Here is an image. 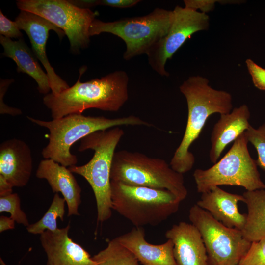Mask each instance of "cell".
Segmentation results:
<instances>
[{"instance_id": "13", "label": "cell", "mask_w": 265, "mask_h": 265, "mask_svg": "<svg viewBox=\"0 0 265 265\" xmlns=\"http://www.w3.org/2000/svg\"><path fill=\"white\" fill-rule=\"evenodd\" d=\"M70 224L54 232L46 230L40 240L47 256L46 265H96L90 254L68 235Z\"/></svg>"}, {"instance_id": "3", "label": "cell", "mask_w": 265, "mask_h": 265, "mask_svg": "<svg viewBox=\"0 0 265 265\" xmlns=\"http://www.w3.org/2000/svg\"><path fill=\"white\" fill-rule=\"evenodd\" d=\"M27 118L49 131V142L41 152L43 157L45 159H53L65 167L76 165L78 162L77 156L71 153V146L95 132L122 125H152L134 115L110 119L104 116L72 114L51 121H44L29 116Z\"/></svg>"}, {"instance_id": "7", "label": "cell", "mask_w": 265, "mask_h": 265, "mask_svg": "<svg viewBox=\"0 0 265 265\" xmlns=\"http://www.w3.org/2000/svg\"><path fill=\"white\" fill-rule=\"evenodd\" d=\"M248 143L244 132L212 167L196 169L193 176L197 192L202 194L223 185L241 186L246 191L265 189L256 160L250 155Z\"/></svg>"}, {"instance_id": "31", "label": "cell", "mask_w": 265, "mask_h": 265, "mask_svg": "<svg viewBox=\"0 0 265 265\" xmlns=\"http://www.w3.org/2000/svg\"><path fill=\"white\" fill-rule=\"evenodd\" d=\"M15 221L10 217L1 216L0 217V232L13 229L15 228Z\"/></svg>"}, {"instance_id": "11", "label": "cell", "mask_w": 265, "mask_h": 265, "mask_svg": "<svg viewBox=\"0 0 265 265\" xmlns=\"http://www.w3.org/2000/svg\"><path fill=\"white\" fill-rule=\"evenodd\" d=\"M173 11L172 23L167 34L160 39L146 54L151 68L161 76H169L165 70L168 59L184 44L187 39L209 26V17L201 12L176 6Z\"/></svg>"}, {"instance_id": "20", "label": "cell", "mask_w": 265, "mask_h": 265, "mask_svg": "<svg viewBox=\"0 0 265 265\" xmlns=\"http://www.w3.org/2000/svg\"><path fill=\"white\" fill-rule=\"evenodd\" d=\"M0 43L4 49L2 56L12 59L16 63L17 72L31 77L36 82L40 93L49 94L51 89L47 74L41 68L38 59L23 38L13 41L0 35Z\"/></svg>"}, {"instance_id": "25", "label": "cell", "mask_w": 265, "mask_h": 265, "mask_svg": "<svg viewBox=\"0 0 265 265\" xmlns=\"http://www.w3.org/2000/svg\"><path fill=\"white\" fill-rule=\"evenodd\" d=\"M245 134L248 142L251 143L257 151V165L265 170V123L256 128L251 125L245 132Z\"/></svg>"}, {"instance_id": "18", "label": "cell", "mask_w": 265, "mask_h": 265, "mask_svg": "<svg viewBox=\"0 0 265 265\" xmlns=\"http://www.w3.org/2000/svg\"><path fill=\"white\" fill-rule=\"evenodd\" d=\"M244 200L242 195L231 193L216 186L202 193L196 204L226 227L242 231L246 215L239 212L238 203Z\"/></svg>"}, {"instance_id": "27", "label": "cell", "mask_w": 265, "mask_h": 265, "mask_svg": "<svg viewBox=\"0 0 265 265\" xmlns=\"http://www.w3.org/2000/svg\"><path fill=\"white\" fill-rule=\"evenodd\" d=\"M0 34L5 37L20 39L23 34L15 21H12L5 16L0 10Z\"/></svg>"}, {"instance_id": "30", "label": "cell", "mask_w": 265, "mask_h": 265, "mask_svg": "<svg viewBox=\"0 0 265 265\" xmlns=\"http://www.w3.org/2000/svg\"><path fill=\"white\" fill-rule=\"evenodd\" d=\"M140 1L139 0H98V6L125 8L132 7Z\"/></svg>"}, {"instance_id": "17", "label": "cell", "mask_w": 265, "mask_h": 265, "mask_svg": "<svg viewBox=\"0 0 265 265\" xmlns=\"http://www.w3.org/2000/svg\"><path fill=\"white\" fill-rule=\"evenodd\" d=\"M36 176L46 179L53 192L62 194L67 205L68 216L80 215L81 189L68 168L53 159H45L40 161Z\"/></svg>"}, {"instance_id": "23", "label": "cell", "mask_w": 265, "mask_h": 265, "mask_svg": "<svg viewBox=\"0 0 265 265\" xmlns=\"http://www.w3.org/2000/svg\"><path fill=\"white\" fill-rule=\"evenodd\" d=\"M66 201L61 197L58 193H56L52 202L43 216L37 222L29 225L26 229L32 234H41L46 230L54 232L57 227V220L59 218L63 221L65 213Z\"/></svg>"}, {"instance_id": "28", "label": "cell", "mask_w": 265, "mask_h": 265, "mask_svg": "<svg viewBox=\"0 0 265 265\" xmlns=\"http://www.w3.org/2000/svg\"><path fill=\"white\" fill-rule=\"evenodd\" d=\"M245 62L254 86L260 90H265V69L250 59H247Z\"/></svg>"}, {"instance_id": "6", "label": "cell", "mask_w": 265, "mask_h": 265, "mask_svg": "<svg viewBox=\"0 0 265 265\" xmlns=\"http://www.w3.org/2000/svg\"><path fill=\"white\" fill-rule=\"evenodd\" d=\"M112 209L135 227L157 226L176 213L181 201L166 190L111 181Z\"/></svg>"}, {"instance_id": "33", "label": "cell", "mask_w": 265, "mask_h": 265, "mask_svg": "<svg viewBox=\"0 0 265 265\" xmlns=\"http://www.w3.org/2000/svg\"><path fill=\"white\" fill-rule=\"evenodd\" d=\"M13 187L7 180L0 175V197L12 193Z\"/></svg>"}, {"instance_id": "5", "label": "cell", "mask_w": 265, "mask_h": 265, "mask_svg": "<svg viewBox=\"0 0 265 265\" xmlns=\"http://www.w3.org/2000/svg\"><path fill=\"white\" fill-rule=\"evenodd\" d=\"M110 180L130 186L166 189L181 202L188 194L183 174L173 170L163 159L137 152H115Z\"/></svg>"}, {"instance_id": "2", "label": "cell", "mask_w": 265, "mask_h": 265, "mask_svg": "<svg viewBox=\"0 0 265 265\" xmlns=\"http://www.w3.org/2000/svg\"><path fill=\"white\" fill-rule=\"evenodd\" d=\"M84 72V69L81 68L77 81L72 86L57 94L49 93L43 98L53 119L82 114L90 108L116 112L127 101L129 77L126 72L117 71L101 79L82 82L80 80Z\"/></svg>"}, {"instance_id": "26", "label": "cell", "mask_w": 265, "mask_h": 265, "mask_svg": "<svg viewBox=\"0 0 265 265\" xmlns=\"http://www.w3.org/2000/svg\"><path fill=\"white\" fill-rule=\"evenodd\" d=\"M238 265H265V238L251 242Z\"/></svg>"}, {"instance_id": "10", "label": "cell", "mask_w": 265, "mask_h": 265, "mask_svg": "<svg viewBox=\"0 0 265 265\" xmlns=\"http://www.w3.org/2000/svg\"><path fill=\"white\" fill-rule=\"evenodd\" d=\"M21 10L33 13L55 25L67 35L70 49L77 54L90 42L89 30L96 14L66 0H18Z\"/></svg>"}, {"instance_id": "22", "label": "cell", "mask_w": 265, "mask_h": 265, "mask_svg": "<svg viewBox=\"0 0 265 265\" xmlns=\"http://www.w3.org/2000/svg\"><path fill=\"white\" fill-rule=\"evenodd\" d=\"M92 258L96 265H139L133 254L116 238L109 241L104 249Z\"/></svg>"}, {"instance_id": "14", "label": "cell", "mask_w": 265, "mask_h": 265, "mask_svg": "<svg viewBox=\"0 0 265 265\" xmlns=\"http://www.w3.org/2000/svg\"><path fill=\"white\" fill-rule=\"evenodd\" d=\"M32 170L31 152L22 140L13 138L0 146V175L13 187H23L28 182Z\"/></svg>"}, {"instance_id": "16", "label": "cell", "mask_w": 265, "mask_h": 265, "mask_svg": "<svg viewBox=\"0 0 265 265\" xmlns=\"http://www.w3.org/2000/svg\"><path fill=\"white\" fill-rule=\"evenodd\" d=\"M250 117L249 108L245 104L234 108L228 113L220 115L211 134L209 158L211 162L216 163L226 146L250 127Z\"/></svg>"}, {"instance_id": "19", "label": "cell", "mask_w": 265, "mask_h": 265, "mask_svg": "<svg viewBox=\"0 0 265 265\" xmlns=\"http://www.w3.org/2000/svg\"><path fill=\"white\" fill-rule=\"evenodd\" d=\"M145 236L143 227H135L116 238L143 265H177L172 240L167 239L164 243L155 245L147 242Z\"/></svg>"}, {"instance_id": "9", "label": "cell", "mask_w": 265, "mask_h": 265, "mask_svg": "<svg viewBox=\"0 0 265 265\" xmlns=\"http://www.w3.org/2000/svg\"><path fill=\"white\" fill-rule=\"evenodd\" d=\"M189 219L200 232L207 255V265H238L251 242L238 229L227 227L194 204Z\"/></svg>"}, {"instance_id": "24", "label": "cell", "mask_w": 265, "mask_h": 265, "mask_svg": "<svg viewBox=\"0 0 265 265\" xmlns=\"http://www.w3.org/2000/svg\"><path fill=\"white\" fill-rule=\"evenodd\" d=\"M7 212L10 217L18 224L27 227L29 224L26 214L21 209L18 194L11 193L0 197V212Z\"/></svg>"}, {"instance_id": "4", "label": "cell", "mask_w": 265, "mask_h": 265, "mask_svg": "<svg viewBox=\"0 0 265 265\" xmlns=\"http://www.w3.org/2000/svg\"><path fill=\"white\" fill-rule=\"evenodd\" d=\"M124 134L119 127L95 132L82 138L80 152L91 149L94 154L90 161L81 166L68 167L72 172L85 179L96 199L97 220L103 222L112 215L110 172L115 150Z\"/></svg>"}, {"instance_id": "29", "label": "cell", "mask_w": 265, "mask_h": 265, "mask_svg": "<svg viewBox=\"0 0 265 265\" xmlns=\"http://www.w3.org/2000/svg\"><path fill=\"white\" fill-rule=\"evenodd\" d=\"M215 2V0H185L184 1L185 7L196 11L197 9H200L202 11L201 12L205 13L212 9Z\"/></svg>"}, {"instance_id": "21", "label": "cell", "mask_w": 265, "mask_h": 265, "mask_svg": "<svg viewBox=\"0 0 265 265\" xmlns=\"http://www.w3.org/2000/svg\"><path fill=\"white\" fill-rule=\"evenodd\" d=\"M242 195L247 213L241 232L250 242L257 241L265 238V188L246 191Z\"/></svg>"}, {"instance_id": "8", "label": "cell", "mask_w": 265, "mask_h": 265, "mask_svg": "<svg viewBox=\"0 0 265 265\" xmlns=\"http://www.w3.org/2000/svg\"><path fill=\"white\" fill-rule=\"evenodd\" d=\"M172 18V10L158 8L143 16L113 22L95 19L90 26L89 34L92 36L107 32L121 38L126 46L123 58L129 60L135 56L147 54L167 34Z\"/></svg>"}, {"instance_id": "32", "label": "cell", "mask_w": 265, "mask_h": 265, "mask_svg": "<svg viewBox=\"0 0 265 265\" xmlns=\"http://www.w3.org/2000/svg\"><path fill=\"white\" fill-rule=\"evenodd\" d=\"M69 1L75 5L83 9H89L91 7L98 6V0H73Z\"/></svg>"}, {"instance_id": "34", "label": "cell", "mask_w": 265, "mask_h": 265, "mask_svg": "<svg viewBox=\"0 0 265 265\" xmlns=\"http://www.w3.org/2000/svg\"><path fill=\"white\" fill-rule=\"evenodd\" d=\"M0 262L1 265H6V264L1 259V258H0Z\"/></svg>"}, {"instance_id": "12", "label": "cell", "mask_w": 265, "mask_h": 265, "mask_svg": "<svg viewBox=\"0 0 265 265\" xmlns=\"http://www.w3.org/2000/svg\"><path fill=\"white\" fill-rule=\"evenodd\" d=\"M20 30L27 35L32 47V51L41 62L47 74L52 93L57 94L70 87L54 70L47 58L46 46L50 30L54 31L61 39L64 32L45 18L33 13L21 10L15 19Z\"/></svg>"}, {"instance_id": "1", "label": "cell", "mask_w": 265, "mask_h": 265, "mask_svg": "<svg viewBox=\"0 0 265 265\" xmlns=\"http://www.w3.org/2000/svg\"><path fill=\"white\" fill-rule=\"evenodd\" d=\"M179 89L186 99L187 119L183 137L169 165L176 172L184 174L194 165L195 157L189 148L199 137L208 118L214 113L230 112L233 99L229 92L212 88L209 80L200 76L189 77Z\"/></svg>"}, {"instance_id": "15", "label": "cell", "mask_w": 265, "mask_h": 265, "mask_svg": "<svg viewBox=\"0 0 265 265\" xmlns=\"http://www.w3.org/2000/svg\"><path fill=\"white\" fill-rule=\"evenodd\" d=\"M174 244L177 265H207V255L201 235L192 224L180 222L165 235Z\"/></svg>"}]
</instances>
